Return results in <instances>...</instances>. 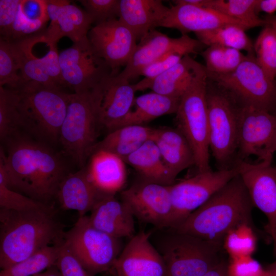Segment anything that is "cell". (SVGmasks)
Returning <instances> with one entry per match:
<instances>
[{
    "instance_id": "obj_47",
    "label": "cell",
    "mask_w": 276,
    "mask_h": 276,
    "mask_svg": "<svg viewBox=\"0 0 276 276\" xmlns=\"http://www.w3.org/2000/svg\"><path fill=\"white\" fill-rule=\"evenodd\" d=\"M48 52L41 57L45 70L54 83L63 88L61 69L59 59V53L57 45H48Z\"/></svg>"
},
{
    "instance_id": "obj_17",
    "label": "cell",
    "mask_w": 276,
    "mask_h": 276,
    "mask_svg": "<svg viewBox=\"0 0 276 276\" xmlns=\"http://www.w3.org/2000/svg\"><path fill=\"white\" fill-rule=\"evenodd\" d=\"M203 45L197 39L187 34L174 38L152 30L139 40L127 64L117 75L130 81L140 76L145 67L171 50H183L191 54L196 53Z\"/></svg>"
},
{
    "instance_id": "obj_46",
    "label": "cell",
    "mask_w": 276,
    "mask_h": 276,
    "mask_svg": "<svg viewBox=\"0 0 276 276\" xmlns=\"http://www.w3.org/2000/svg\"><path fill=\"white\" fill-rule=\"evenodd\" d=\"M20 0H0L1 37L10 40Z\"/></svg>"
},
{
    "instance_id": "obj_28",
    "label": "cell",
    "mask_w": 276,
    "mask_h": 276,
    "mask_svg": "<svg viewBox=\"0 0 276 276\" xmlns=\"http://www.w3.org/2000/svg\"><path fill=\"white\" fill-rule=\"evenodd\" d=\"M124 162L134 169L144 180L166 186L175 182L176 177L166 167L156 144L152 140L128 156Z\"/></svg>"
},
{
    "instance_id": "obj_32",
    "label": "cell",
    "mask_w": 276,
    "mask_h": 276,
    "mask_svg": "<svg viewBox=\"0 0 276 276\" xmlns=\"http://www.w3.org/2000/svg\"><path fill=\"white\" fill-rule=\"evenodd\" d=\"M50 20L47 0H20L10 40H18L43 32Z\"/></svg>"
},
{
    "instance_id": "obj_15",
    "label": "cell",
    "mask_w": 276,
    "mask_h": 276,
    "mask_svg": "<svg viewBox=\"0 0 276 276\" xmlns=\"http://www.w3.org/2000/svg\"><path fill=\"white\" fill-rule=\"evenodd\" d=\"M87 36L94 51L110 68L112 76L126 65L137 43L133 32L118 18L96 24Z\"/></svg>"
},
{
    "instance_id": "obj_25",
    "label": "cell",
    "mask_w": 276,
    "mask_h": 276,
    "mask_svg": "<svg viewBox=\"0 0 276 276\" xmlns=\"http://www.w3.org/2000/svg\"><path fill=\"white\" fill-rule=\"evenodd\" d=\"M169 10L160 0H120L118 19L139 41L150 31L159 27Z\"/></svg>"
},
{
    "instance_id": "obj_26",
    "label": "cell",
    "mask_w": 276,
    "mask_h": 276,
    "mask_svg": "<svg viewBox=\"0 0 276 276\" xmlns=\"http://www.w3.org/2000/svg\"><path fill=\"white\" fill-rule=\"evenodd\" d=\"M124 160L105 151L94 152L86 165L89 178L105 195H114L124 186L127 172Z\"/></svg>"
},
{
    "instance_id": "obj_2",
    "label": "cell",
    "mask_w": 276,
    "mask_h": 276,
    "mask_svg": "<svg viewBox=\"0 0 276 276\" xmlns=\"http://www.w3.org/2000/svg\"><path fill=\"white\" fill-rule=\"evenodd\" d=\"M63 227L53 205L23 211L1 208V268H7L47 246L61 243Z\"/></svg>"
},
{
    "instance_id": "obj_4",
    "label": "cell",
    "mask_w": 276,
    "mask_h": 276,
    "mask_svg": "<svg viewBox=\"0 0 276 276\" xmlns=\"http://www.w3.org/2000/svg\"><path fill=\"white\" fill-rule=\"evenodd\" d=\"M15 90L21 131L53 147L59 145L70 93L34 82H25Z\"/></svg>"
},
{
    "instance_id": "obj_51",
    "label": "cell",
    "mask_w": 276,
    "mask_h": 276,
    "mask_svg": "<svg viewBox=\"0 0 276 276\" xmlns=\"http://www.w3.org/2000/svg\"><path fill=\"white\" fill-rule=\"evenodd\" d=\"M43 273L44 276H61L55 265L48 268Z\"/></svg>"
},
{
    "instance_id": "obj_54",
    "label": "cell",
    "mask_w": 276,
    "mask_h": 276,
    "mask_svg": "<svg viewBox=\"0 0 276 276\" xmlns=\"http://www.w3.org/2000/svg\"><path fill=\"white\" fill-rule=\"evenodd\" d=\"M33 276H44V273L43 272H41V273L36 274Z\"/></svg>"
},
{
    "instance_id": "obj_20",
    "label": "cell",
    "mask_w": 276,
    "mask_h": 276,
    "mask_svg": "<svg viewBox=\"0 0 276 276\" xmlns=\"http://www.w3.org/2000/svg\"><path fill=\"white\" fill-rule=\"evenodd\" d=\"M95 90L100 124L111 131L118 128L133 105L136 92L134 84L117 75H110Z\"/></svg>"
},
{
    "instance_id": "obj_30",
    "label": "cell",
    "mask_w": 276,
    "mask_h": 276,
    "mask_svg": "<svg viewBox=\"0 0 276 276\" xmlns=\"http://www.w3.org/2000/svg\"><path fill=\"white\" fill-rule=\"evenodd\" d=\"M180 99L154 92L135 97L130 110L118 128L126 125H143L159 117L175 113Z\"/></svg>"
},
{
    "instance_id": "obj_13",
    "label": "cell",
    "mask_w": 276,
    "mask_h": 276,
    "mask_svg": "<svg viewBox=\"0 0 276 276\" xmlns=\"http://www.w3.org/2000/svg\"><path fill=\"white\" fill-rule=\"evenodd\" d=\"M59 59L63 87L73 93L90 91L112 75L110 68L94 51L88 36L60 52Z\"/></svg>"
},
{
    "instance_id": "obj_31",
    "label": "cell",
    "mask_w": 276,
    "mask_h": 276,
    "mask_svg": "<svg viewBox=\"0 0 276 276\" xmlns=\"http://www.w3.org/2000/svg\"><path fill=\"white\" fill-rule=\"evenodd\" d=\"M18 55L20 74L24 82H34L47 85L56 86L49 76L41 57L34 55L33 47L37 43H45L43 32L13 41ZM58 87V86H57Z\"/></svg>"
},
{
    "instance_id": "obj_49",
    "label": "cell",
    "mask_w": 276,
    "mask_h": 276,
    "mask_svg": "<svg viewBox=\"0 0 276 276\" xmlns=\"http://www.w3.org/2000/svg\"><path fill=\"white\" fill-rule=\"evenodd\" d=\"M227 265V262L223 258L202 276H228Z\"/></svg>"
},
{
    "instance_id": "obj_12",
    "label": "cell",
    "mask_w": 276,
    "mask_h": 276,
    "mask_svg": "<svg viewBox=\"0 0 276 276\" xmlns=\"http://www.w3.org/2000/svg\"><path fill=\"white\" fill-rule=\"evenodd\" d=\"M238 174L236 168L198 173L169 186L172 205L169 228H174Z\"/></svg>"
},
{
    "instance_id": "obj_23",
    "label": "cell",
    "mask_w": 276,
    "mask_h": 276,
    "mask_svg": "<svg viewBox=\"0 0 276 276\" xmlns=\"http://www.w3.org/2000/svg\"><path fill=\"white\" fill-rule=\"evenodd\" d=\"M88 217L93 226L118 239L132 238L135 234L134 216L127 205L114 195L100 199Z\"/></svg>"
},
{
    "instance_id": "obj_16",
    "label": "cell",
    "mask_w": 276,
    "mask_h": 276,
    "mask_svg": "<svg viewBox=\"0 0 276 276\" xmlns=\"http://www.w3.org/2000/svg\"><path fill=\"white\" fill-rule=\"evenodd\" d=\"M169 186L144 180L121 192V200L141 221L169 227L172 205Z\"/></svg>"
},
{
    "instance_id": "obj_6",
    "label": "cell",
    "mask_w": 276,
    "mask_h": 276,
    "mask_svg": "<svg viewBox=\"0 0 276 276\" xmlns=\"http://www.w3.org/2000/svg\"><path fill=\"white\" fill-rule=\"evenodd\" d=\"M208 75H200L181 97L175 113L178 128L193 150L198 172L211 170L210 166Z\"/></svg>"
},
{
    "instance_id": "obj_48",
    "label": "cell",
    "mask_w": 276,
    "mask_h": 276,
    "mask_svg": "<svg viewBox=\"0 0 276 276\" xmlns=\"http://www.w3.org/2000/svg\"><path fill=\"white\" fill-rule=\"evenodd\" d=\"M255 10L258 15L260 12L273 15L276 11V0H257Z\"/></svg>"
},
{
    "instance_id": "obj_8",
    "label": "cell",
    "mask_w": 276,
    "mask_h": 276,
    "mask_svg": "<svg viewBox=\"0 0 276 276\" xmlns=\"http://www.w3.org/2000/svg\"><path fill=\"white\" fill-rule=\"evenodd\" d=\"M121 239L96 228L88 217L79 216L65 232L63 242L92 276L111 270L122 249Z\"/></svg>"
},
{
    "instance_id": "obj_36",
    "label": "cell",
    "mask_w": 276,
    "mask_h": 276,
    "mask_svg": "<svg viewBox=\"0 0 276 276\" xmlns=\"http://www.w3.org/2000/svg\"><path fill=\"white\" fill-rule=\"evenodd\" d=\"M208 74L222 75L234 71L245 59L240 51L220 45H213L201 52Z\"/></svg>"
},
{
    "instance_id": "obj_44",
    "label": "cell",
    "mask_w": 276,
    "mask_h": 276,
    "mask_svg": "<svg viewBox=\"0 0 276 276\" xmlns=\"http://www.w3.org/2000/svg\"><path fill=\"white\" fill-rule=\"evenodd\" d=\"M186 55L190 54L185 50H171L145 67L140 76H143L144 78L147 79H153L174 66Z\"/></svg>"
},
{
    "instance_id": "obj_7",
    "label": "cell",
    "mask_w": 276,
    "mask_h": 276,
    "mask_svg": "<svg viewBox=\"0 0 276 276\" xmlns=\"http://www.w3.org/2000/svg\"><path fill=\"white\" fill-rule=\"evenodd\" d=\"M222 247V244L174 231L162 241L159 252L167 276H202L223 258Z\"/></svg>"
},
{
    "instance_id": "obj_11",
    "label": "cell",
    "mask_w": 276,
    "mask_h": 276,
    "mask_svg": "<svg viewBox=\"0 0 276 276\" xmlns=\"http://www.w3.org/2000/svg\"><path fill=\"white\" fill-rule=\"evenodd\" d=\"M276 152V113L251 105L239 107L237 158L271 162Z\"/></svg>"
},
{
    "instance_id": "obj_24",
    "label": "cell",
    "mask_w": 276,
    "mask_h": 276,
    "mask_svg": "<svg viewBox=\"0 0 276 276\" xmlns=\"http://www.w3.org/2000/svg\"><path fill=\"white\" fill-rule=\"evenodd\" d=\"M108 195L101 193L90 180L86 165L70 172L61 182L56 198L65 210L77 211L79 216L91 211L98 201Z\"/></svg>"
},
{
    "instance_id": "obj_27",
    "label": "cell",
    "mask_w": 276,
    "mask_h": 276,
    "mask_svg": "<svg viewBox=\"0 0 276 276\" xmlns=\"http://www.w3.org/2000/svg\"><path fill=\"white\" fill-rule=\"evenodd\" d=\"M152 140L156 144L166 167L176 177L180 172L195 165L191 146L179 129L155 128Z\"/></svg>"
},
{
    "instance_id": "obj_43",
    "label": "cell",
    "mask_w": 276,
    "mask_h": 276,
    "mask_svg": "<svg viewBox=\"0 0 276 276\" xmlns=\"http://www.w3.org/2000/svg\"><path fill=\"white\" fill-rule=\"evenodd\" d=\"M227 273L228 276H267L266 269L252 256L229 259Z\"/></svg>"
},
{
    "instance_id": "obj_10",
    "label": "cell",
    "mask_w": 276,
    "mask_h": 276,
    "mask_svg": "<svg viewBox=\"0 0 276 276\" xmlns=\"http://www.w3.org/2000/svg\"><path fill=\"white\" fill-rule=\"evenodd\" d=\"M206 100L210 150L218 170L231 168L237 153L239 107L228 94L209 90L208 85Z\"/></svg>"
},
{
    "instance_id": "obj_35",
    "label": "cell",
    "mask_w": 276,
    "mask_h": 276,
    "mask_svg": "<svg viewBox=\"0 0 276 276\" xmlns=\"http://www.w3.org/2000/svg\"><path fill=\"white\" fill-rule=\"evenodd\" d=\"M50 245L7 268L2 269L0 276H33L55 265L61 244Z\"/></svg>"
},
{
    "instance_id": "obj_37",
    "label": "cell",
    "mask_w": 276,
    "mask_h": 276,
    "mask_svg": "<svg viewBox=\"0 0 276 276\" xmlns=\"http://www.w3.org/2000/svg\"><path fill=\"white\" fill-rule=\"evenodd\" d=\"M257 242L254 225L242 223L228 232L223 239L222 246L229 259L252 256L257 249Z\"/></svg>"
},
{
    "instance_id": "obj_45",
    "label": "cell",
    "mask_w": 276,
    "mask_h": 276,
    "mask_svg": "<svg viewBox=\"0 0 276 276\" xmlns=\"http://www.w3.org/2000/svg\"><path fill=\"white\" fill-rule=\"evenodd\" d=\"M55 265L61 276H92L64 244L63 241Z\"/></svg>"
},
{
    "instance_id": "obj_40",
    "label": "cell",
    "mask_w": 276,
    "mask_h": 276,
    "mask_svg": "<svg viewBox=\"0 0 276 276\" xmlns=\"http://www.w3.org/2000/svg\"><path fill=\"white\" fill-rule=\"evenodd\" d=\"M257 63L273 81L276 79V36L273 29L265 25L254 44Z\"/></svg>"
},
{
    "instance_id": "obj_53",
    "label": "cell",
    "mask_w": 276,
    "mask_h": 276,
    "mask_svg": "<svg viewBox=\"0 0 276 276\" xmlns=\"http://www.w3.org/2000/svg\"><path fill=\"white\" fill-rule=\"evenodd\" d=\"M272 240L273 241L274 243V250L275 255L276 256V229L274 233Z\"/></svg>"
},
{
    "instance_id": "obj_39",
    "label": "cell",
    "mask_w": 276,
    "mask_h": 276,
    "mask_svg": "<svg viewBox=\"0 0 276 276\" xmlns=\"http://www.w3.org/2000/svg\"><path fill=\"white\" fill-rule=\"evenodd\" d=\"M20 65L13 41L0 38V86L17 89L23 84Z\"/></svg>"
},
{
    "instance_id": "obj_33",
    "label": "cell",
    "mask_w": 276,
    "mask_h": 276,
    "mask_svg": "<svg viewBox=\"0 0 276 276\" xmlns=\"http://www.w3.org/2000/svg\"><path fill=\"white\" fill-rule=\"evenodd\" d=\"M241 26L229 24L195 33L197 39L208 47L217 45L254 54V43Z\"/></svg>"
},
{
    "instance_id": "obj_41",
    "label": "cell",
    "mask_w": 276,
    "mask_h": 276,
    "mask_svg": "<svg viewBox=\"0 0 276 276\" xmlns=\"http://www.w3.org/2000/svg\"><path fill=\"white\" fill-rule=\"evenodd\" d=\"M46 205L18 192L11 189L7 185L5 175L0 169V207L1 209L17 211L40 208Z\"/></svg>"
},
{
    "instance_id": "obj_19",
    "label": "cell",
    "mask_w": 276,
    "mask_h": 276,
    "mask_svg": "<svg viewBox=\"0 0 276 276\" xmlns=\"http://www.w3.org/2000/svg\"><path fill=\"white\" fill-rule=\"evenodd\" d=\"M47 4L50 20L43 32L47 45H57L63 37L74 43L87 37L94 22L85 10L65 0H47Z\"/></svg>"
},
{
    "instance_id": "obj_5",
    "label": "cell",
    "mask_w": 276,
    "mask_h": 276,
    "mask_svg": "<svg viewBox=\"0 0 276 276\" xmlns=\"http://www.w3.org/2000/svg\"><path fill=\"white\" fill-rule=\"evenodd\" d=\"M100 126L95 88L85 93H70L60 133L61 153L80 169L84 167L97 143Z\"/></svg>"
},
{
    "instance_id": "obj_22",
    "label": "cell",
    "mask_w": 276,
    "mask_h": 276,
    "mask_svg": "<svg viewBox=\"0 0 276 276\" xmlns=\"http://www.w3.org/2000/svg\"><path fill=\"white\" fill-rule=\"evenodd\" d=\"M206 71L205 66L190 55L184 56L174 66L151 79L144 78L134 84L135 91L151 89L152 92L180 98L192 83Z\"/></svg>"
},
{
    "instance_id": "obj_34",
    "label": "cell",
    "mask_w": 276,
    "mask_h": 276,
    "mask_svg": "<svg viewBox=\"0 0 276 276\" xmlns=\"http://www.w3.org/2000/svg\"><path fill=\"white\" fill-rule=\"evenodd\" d=\"M256 3L257 0H203L202 7L238 20L251 29L265 26L256 12Z\"/></svg>"
},
{
    "instance_id": "obj_21",
    "label": "cell",
    "mask_w": 276,
    "mask_h": 276,
    "mask_svg": "<svg viewBox=\"0 0 276 276\" xmlns=\"http://www.w3.org/2000/svg\"><path fill=\"white\" fill-rule=\"evenodd\" d=\"M174 5L169 8L167 16L159 27L175 29L182 34H195L214 29L222 26L233 24L250 28L244 24L227 17L213 9L173 1Z\"/></svg>"
},
{
    "instance_id": "obj_50",
    "label": "cell",
    "mask_w": 276,
    "mask_h": 276,
    "mask_svg": "<svg viewBox=\"0 0 276 276\" xmlns=\"http://www.w3.org/2000/svg\"><path fill=\"white\" fill-rule=\"evenodd\" d=\"M265 25L270 26L276 36V15H267L263 18Z\"/></svg>"
},
{
    "instance_id": "obj_18",
    "label": "cell",
    "mask_w": 276,
    "mask_h": 276,
    "mask_svg": "<svg viewBox=\"0 0 276 276\" xmlns=\"http://www.w3.org/2000/svg\"><path fill=\"white\" fill-rule=\"evenodd\" d=\"M151 234L142 231L130 238L111 269L114 276H167L164 260L150 241Z\"/></svg>"
},
{
    "instance_id": "obj_42",
    "label": "cell",
    "mask_w": 276,
    "mask_h": 276,
    "mask_svg": "<svg viewBox=\"0 0 276 276\" xmlns=\"http://www.w3.org/2000/svg\"><path fill=\"white\" fill-rule=\"evenodd\" d=\"M120 0H82L84 7L96 24L118 18Z\"/></svg>"
},
{
    "instance_id": "obj_29",
    "label": "cell",
    "mask_w": 276,
    "mask_h": 276,
    "mask_svg": "<svg viewBox=\"0 0 276 276\" xmlns=\"http://www.w3.org/2000/svg\"><path fill=\"white\" fill-rule=\"evenodd\" d=\"M154 130L155 128L143 125L120 127L109 132L103 139L98 142L93 153L97 151H105L124 160L145 142L152 140Z\"/></svg>"
},
{
    "instance_id": "obj_52",
    "label": "cell",
    "mask_w": 276,
    "mask_h": 276,
    "mask_svg": "<svg viewBox=\"0 0 276 276\" xmlns=\"http://www.w3.org/2000/svg\"><path fill=\"white\" fill-rule=\"evenodd\" d=\"M269 276H276V261L265 268Z\"/></svg>"
},
{
    "instance_id": "obj_38",
    "label": "cell",
    "mask_w": 276,
    "mask_h": 276,
    "mask_svg": "<svg viewBox=\"0 0 276 276\" xmlns=\"http://www.w3.org/2000/svg\"><path fill=\"white\" fill-rule=\"evenodd\" d=\"M18 100L15 89L0 86V139L2 143L21 131Z\"/></svg>"
},
{
    "instance_id": "obj_9",
    "label": "cell",
    "mask_w": 276,
    "mask_h": 276,
    "mask_svg": "<svg viewBox=\"0 0 276 276\" xmlns=\"http://www.w3.org/2000/svg\"><path fill=\"white\" fill-rule=\"evenodd\" d=\"M207 75L208 79L231 96L239 99L242 105L275 113L276 82L257 63L254 54H247L240 65L229 73Z\"/></svg>"
},
{
    "instance_id": "obj_3",
    "label": "cell",
    "mask_w": 276,
    "mask_h": 276,
    "mask_svg": "<svg viewBox=\"0 0 276 276\" xmlns=\"http://www.w3.org/2000/svg\"><path fill=\"white\" fill-rule=\"evenodd\" d=\"M254 207L238 174L172 229L222 244L234 227L242 223L253 224Z\"/></svg>"
},
{
    "instance_id": "obj_14",
    "label": "cell",
    "mask_w": 276,
    "mask_h": 276,
    "mask_svg": "<svg viewBox=\"0 0 276 276\" xmlns=\"http://www.w3.org/2000/svg\"><path fill=\"white\" fill-rule=\"evenodd\" d=\"M234 166L254 206L266 216L265 233L272 240L276 229V167L271 162L252 163L242 160H236Z\"/></svg>"
},
{
    "instance_id": "obj_1",
    "label": "cell",
    "mask_w": 276,
    "mask_h": 276,
    "mask_svg": "<svg viewBox=\"0 0 276 276\" xmlns=\"http://www.w3.org/2000/svg\"><path fill=\"white\" fill-rule=\"evenodd\" d=\"M2 143L0 169L8 186L36 200L52 205L61 182L70 172L64 156L23 131Z\"/></svg>"
}]
</instances>
